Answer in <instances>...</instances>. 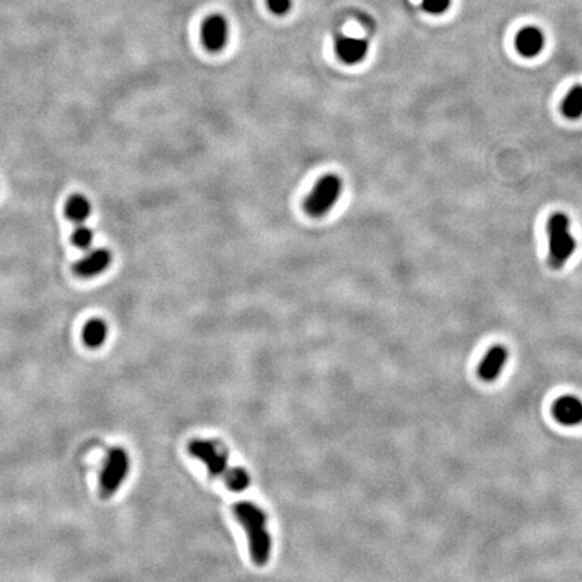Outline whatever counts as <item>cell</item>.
Listing matches in <instances>:
<instances>
[{
	"label": "cell",
	"instance_id": "obj_1",
	"mask_svg": "<svg viewBox=\"0 0 582 582\" xmlns=\"http://www.w3.org/2000/svg\"><path fill=\"white\" fill-rule=\"evenodd\" d=\"M190 455L200 460L209 473L221 479L225 486L234 492H243L250 487L251 480L248 473L241 468L229 465L228 453L215 441L193 440L188 446Z\"/></svg>",
	"mask_w": 582,
	"mask_h": 582
},
{
	"label": "cell",
	"instance_id": "obj_2",
	"mask_svg": "<svg viewBox=\"0 0 582 582\" xmlns=\"http://www.w3.org/2000/svg\"><path fill=\"white\" fill-rule=\"evenodd\" d=\"M234 514L248 538L252 562L256 567H265L271 557V535L267 531V515L260 507L251 502L235 504Z\"/></svg>",
	"mask_w": 582,
	"mask_h": 582
},
{
	"label": "cell",
	"instance_id": "obj_3",
	"mask_svg": "<svg viewBox=\"0 0 582 582\" xmlns=\"http://www.w3.org/2000/svg\"><path fill=\"white\" fill-rule=\"evenodd\" d=\"M549 239V265L554 270H561L574 255L577 241L570 229V219L564 212H554L546 224Z\"/></svg>",
	"mask_w": 582,
	"mask_h": 582
},
{
	"label": "cell",
	"instance_id": "obj_4",
	"mask_svg": "<svg viewBox=\"0 0 582 582\" xmlns=\"http://www.w3.org/2000/svg\"><path fill=\"white\" fill-rule=\"evenodd\" d=\"M343 193V181L337 174H327L320 178L305 200V210L312 217H322L337 204Z\"/></svg>",
	"mask_w": 582,
	"mask_h": 582
},
{
	"label": "cell",
	"instance_id": "obj_5",
	"mask_svg": "<svg viewBox=\"0 0 582 582\" xmlns=\"http://www.w3.org/2000/svg\"><path fill=\"white\" fill-rule=\"evenodd\" d=\"M128 468L129 461L126 450L122 448L110 449L100 476V495L103 499H110L120 488L126 479Z\"/></svg>",
	"mask_w": 582,
	"mask_h": 582
},
{
	"label": "cell",
	"instance_id": "obj_6",
	"mask_svg": "<svg viewBox=\"0 0 582 582\" xmlns=\"http://www.w3.org/2000/svg\"><path fill=\"white\" fill-rule=\"evenodd\" d=\"M112 263V253L107 248H89L87 253L75 265V274L84 278H95L103 274Z\"/></svg>",
	"mask_w": 582,
	"mask_h": 582
},
{
	"label": "cell",
	"instance_id": "obj_7",
	"mask_svg": "<svg viewBox=\"0 0 582 582\" xmlns=\"http://www.w3.org/2000/svg\"><path fill=\"white\" fill-rule=\"evenodd\" d=\"M201 38L205 46L217 51L225 46L228 41V23L221 15L206 18L201 27Z\"/></svg>",
	"mask_w": 582,
	"mask_h": 582
},
{
	"label": "cell",
	"instance_id": "obj_8",
	"mask_svg": "<svg viewBox=\"0 0 582 582\" xmlns=\"http://www.w3.org/2000/svg\"><path fill=\"white\" fill-rule=\"evenodd\" d=\"M508 360V349L503 346L491 348L479 365V377L481 380L491 383L500 377L504 365Z\"/></svg>",
	"mask_w": 582,
	"mask_h": 582
},
{
	"label": "cell",
	"instance_id": "obj_9",
	"mask_svg": "<svg viewBox=\"0 0 582 582\" xmlns=\"http://www.w3.org/2000/svg\"><path fill=\"white\" fill-rule=\"evenodd\" d=\"M552 412H554L555 419L562 425H581L582 400H580L577 396L565 395L555 402Z\"/></svg>",
	"mask_w": 582,
	"mask_h": 582
},
{
	"label": "cell",
	"instance_id": "obj_10",
	"mask_svg": "<svg viewBox=\"0 0 582 582\" xmlns=\"http://www.w3.org/2000/svg\"><path fill=\"white\" fill-rule=\"evenodd\" d=\"M515 48L523 57H536L545 48L543 32L535 26L523 27L515 37Z\"/></svg>",
	"mask_w": 582,
	"mask_h": 582
},
{
	"label": "cell",
	"instance_id": "obj_11",
	"mask_svg": "<svg viewBox=\"0 0 582 582\" xmlns=\"http://www.w3.org/2000/svg\"><path fill=\"white\" fill-rule=\"evenodd\" d=\"M368 42L356 37H340L336 42V53L348 65L362 63L368 54Z\"/></svg>",
	"mask_w": 582,
	"mask_h": 582
},
{
	"label": "cell",
	"instance_id": "obj_12",
	"mask_svg": "<svg viewBox=\"0 0 582 582\" xmlns=\"http://www.w3.org/2000/svg\"><path fill=\"white\" fill-rule=\"evenodd\" d=\"M92 213L91 201L82 194H73L65 205V215L75 225L84 224Z\"/></svg>",
	"mask_w": 582,
	"mask_h": 582
},
{
	"label": "cell",
	"instance_id": "obj_13",
	"mask_svg": "<svg viewBox=\"0 0 582 582\" xmlns=\"http://www.w3.org/2000/svg\"><path fill=\"white\" fill-rule=\"evenodd\" d=\"M108 336V327L106 321L100 318L89 320L82 328V341L88 348H99L103 346Z\"/></svg>",
	"mask_w": 582,
	"mask_h": 582
},
{
	"label": "cell",
	"instance_id": "obj_14",
	"mask_svg": "<svg viewBox=\"0 0 582 582\" xmlns=\"http://www.w3.org/2000/svg\"><path fill=\"white\" fill-rule=\"evenodd\" d=\"M562 113L570 120H577L582 116V85H574L562 101Z\"/></svg>",
	"mask_w": 582,
	"mask_h": 582
},
{
	"label": "cell",
	"instance_id": "obj_15",
	"mask_svg": "<svg viewBox=\"0 0 582 582\" xmlns=\"http://www.w3.org/2000/svg\"><path fill=\"white\" fill-rule=\"evenodd\" d=\"M94 231L89 228V227H87V225H84V224H80V225H76V228H75V231H73V234H72V243L80 248V250H84V251H88L91 247H92V243H94Z\"/></svg>",
	"mask_w": 582,
	"mask_h": 582
},
{
	"label": "cell",
	"instance_id": "obj_16",
	"mask_svg": "<svg viewBox=\"0 0 582 582\" xmlns=\"http://www.w3.org/2000/svg\"><path fill=\"white\" fill-rule=\"evenodd\" d=\"M450 3L452 0H422V7L429 14L440 15L450 7Z\"/></svg>",
	"mask_w": 582,
	"mask_h": 582
},
{
	"label": "cell",
	"instance_id": "obj_17",
	"mask_svg": "<svg viewBox=\"0 0 582 582\" xmlns=\"http://www.w3.org/2000/svg\"><path fill=\"white\" fill-rule=\"evenodd\" d=\"M267 6L271 13L277 15H284L290 10L291 0H267Z\"/></svg>",
	"mask_w": 582,
	"mask_h": 582
}]
</instances>
